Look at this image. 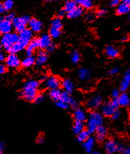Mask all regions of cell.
<instances>
[{"label": "cell", "mask_w": 130, "mask_h": 154, "mask_svg": "<svg viewBox=\"0 0 130 154\" xmlns=\"http://www.w3.org/2000/svg\"><path fill=\"white\" fill-rule=\"evenodd\" d=\"M129 37L127 36V35H125V36L122 37L121 38V41L122 42H127V41L129 40Z\"/></svg>", "instance_id": "obj_55"}, {"label": "cell", "mask_w": 130, "mask_h": 154, "mask_svg": "<svg viewBox=\"0 0 130 154\" xmlns=\"http://www.w3.org/2000/svg\"><path fill=\"white\" fill-rule=\"evenodd\" d=\"M32 39V31L29 29H24V30L20 32L19 35L18 42L22 45L24 48L28 46L29 42Z\"/></svg>", "instance_id": "obj_6"}, {"label": "cell", "mask_w": 130, "mask_h": 154, "mask_svg": "<svg viewBox=\"0 0 130 154\" xmlns=\"http://www.w3.org/2000/svg\"><path fill=\"white\" fill-rule=\"evenodd\" d=\"M46 1H47V2H52V1H54V0H46Z\"/></svg>", "instance_id": "obj_61"}, {"label": "cell", "mask_w": 130, "mask_h": 154, "mask_svg": "<svg viewBox=\"0 0 130 154\" xmlns=\"http://www.w3.org/2000/svg\"><path fill=\"white\" fill-rule=\"evenodd\" d=\"M71 60L72 62V63L77 64L78 63V62L80 60V55L78 53V52L74 51L71 52Z\"/></svg>", "instance_id": "obj_35"}, {"label": "cell", "mask_w": 130, "mask_h": 154, "mask_svg": "<svg viewBox=\"0 0 130 154\" xmlns=\"http://www.w3.org/2000/svg\"><path fill=\"white\" fill-rule=\"evenodd\" d=\"M6 67H5V65L2 64V63H0V75H2L6 72Z\"/></svg>", "instance_id": "obj_46"}, {"label": "cell", "mask_w": 130, "mask_h": 154, "mask_svg": "<svg viewBox=\"0 0 130 154\" xmlns=\"http://www.w3.org/2000/svg\"><path fill=\"white\" fill-rule=\"evenodd\" d=\"M105 54H107V57L110 58H116L119 54V52L114 46L109 45L105 49Z\"/></svg>", "instance_id": "obj_21"}, {"label": "cell", "mask_w": 130, "mask_h": 154, "mask_svg": "<svg viewBox=\"0 0 130 154\" xmlns=\"http://www.w3.org/2000/svg\"><path fill=\"white\" fill-rule=\"evenodd\" d=\"M117 144L115 142V140H112V139H110V140H107L105 143L104 148L106 150V152L107 153H114L116 151H117Z\"/></svg>", "instance_id": "obj_13"}, {"label": "cell", "mask_w": 130, "mask_h": 154, "mask_svg": "<svg viewBox=\"0 0 130 154\" xmlns=\"http://www.w3.org/2000/svg\"><path fill=\"white\" fill-rule=\"evenodd\" d=\"M19 40V35L17 33H7L3 35L1 39V44L5 49L7 50L14 43L17 42Z\"/></svg>", "instance_id": "obj_4"}, {"label": "cell", "mask_w": 130, "mask_h": 154, "mask_svg": "<svg viewBox=\"0 0 130 154\" xmlns=\"http://www.w3.org/2000/svg\"><path fill=\"white\" fill-rule=\"evenodd\" d=\"M5 63L7 67L11 68H17L20 66L21 62L16 54L10 53L5 59Z\"/></svg>", "instance_id": "obj_8"}, {"label": "cell", "mask_w": 130, "mask_h": 154, "mask_svg": "<svg viewBox=\"0 0 130 154\" xmlns=\"http://www.w3.org/2000/svg\"><path fill=\"white\" fill-rule=\"evenodd\" d=\"M37 143H39V144L43 143L44 142V137H43L42 136H39L38 138H37Z\"/></svg>", "instance_id": "obj_51"}, {"label": "cell", "mask_w": 130, "mask_h": 154, "mask_svg": "<svg viewBox=\"0 0 130 154\" xmlns=\"http://www.w3.org/2000/svg\"><path fill=\"white\" fill-rule=\"evenodd\" d=\"M77 4L76 2H74L73 0H71V1H67V2H66L64 9H65V10L67 13V12H70V11H71V10H73L74 8H76V7H77Z\"/></svg>", "instance_id": "obj_32"}, {"label": "cell", "mask_w": 130, "mask_h": 154, "mask_svg": "<svg viewBox=\"0 0 130 154\" xmlns=\"http://www.w3.org/2000/svg\"><path fill=\"white\" fill-rule=\"evenodd\" d=\"M62 92L60 91L59 88H54V89H51L50 92V96L51 98L53 99L54 100H59L60 97H61Z\"/></svg>", "instance_id": "obj_30"}, {"label": "cell", "mask_w": 130, "mask_h": 154, "mask_svg": "<svg viewBox=\"0 0 130 154\" xmlns=\"http://www.w3.org/2000/svg\"><path fill=\"white\" fill-rule=\"evenodd\" d=\"M125 150H126V148H124V146H122V145H118L117 146V151L119 152V153H124V152H125Z\"/></svg>", "instance_id": "obj_47"}, {"label": "cell", "mask_w": 130, "mask_h": 154, "mask_svg": "<svg viewBox=\"0 0 130 154\" xmlns=\"http://www.w3.org/2000/svg\"><path fill=\"white\" fill-rule=\"evenodd\" d=\"M12 29V21H9L5 17H0V34L5 35V34L11 32Z\"/></svg>", "instance_id": "obj_7"}, {"label": "cell", "mask_w": 130, "mask_h": 154, "mask_svg": "<svg viewBox=\"0 0 130 154\" xmlns=\"http://www.w3.org/2000/svg\"><path fill=\"white\" fill-rule=\"evenodd\" d=\"M122 2L127 4V5H129V6H130V0H122Z\"/></svg>", "instance_id": "obj_57"}, {"label": "cell", "mask_w": 130, "mask_h": 154, "mask_svg": "<svg viewBox=\"0 0 130 154\" xmlns=\"http://www.w3.org/2000/svg\"><path fill=\"white\" fill-rule=\"evenodd\" d=\"M60 1H66V0H60Z\"/></svg>", "instance_id": "obj_62"}, {"label": "cell", "mask_w": 130, "mask_h": 154, "mask_svg": "<svg viewBox=\"0 0 130 154\" xmlns=\"http://www.w3.org/2000/svg\"><path fill=\"white\" fill-rule=\"evenodd\" d=\"M56 48V45H55L54 44V43H51V44L50 45V46L48 47L47 48V51L49 52H53L54 50H55Z\"/></svg>", "instance_id": "obj_44"}, {"label": "cell", "mask_w": 130, "mask_h": 154, "mask_svg": "<svg viewBox=\"0 0 130 154\" xmlns=\"http://www.w3.org/2000/svg\"><path fill=\"white\" fill-rule=\"evenodd\" d=\"M116 12L119 15H123V14H128V13L130 12V6L122 2V3H119L117 5Z\"/></svg>", "instance_id": "obj_20"}, {"label": "cell", "mask_w": 130, "mask_h": 154, "mask_svg": "<svg viewBox=\"0 0 130 154\" xmlns=\"http://www.w3.org/2000/svg\"><path fill=\"white\" fill-rule=\"evenodd\" d=\"M119 91L117 89H113L112 91V94H111V96H112V98L117 99L119 96Z\"/></svg>", "instance_id": "obj_41"}, {"label": "cell", "mask_w": 130, "mask_h": 154, "mask_svg": "<svg viewBox=\"0 0 130 154\" xmlns=\"http://www.w3.org/2000/svg\"><path fill=\"white\" fill-rule=\"evenodd\" d=\"M30 20H31V18L28 15H23L20 17H15L12 21V25L15 30L18 32H20L24 29H26V26L27 24H29Z\"/></svg>", "instance_id": "obj_5"}, {"label": "cell", "mask_w": 130, "mask_h": 154, "mask_svg": "<svg viewBox=\"0 0 130 154\" xmlns=\"http://www.w3.org/2000/svg\"><path fill=\"white\" fill-rule=\"evenodd\" d=\"M39 82L35 80H30L24 84L21 96L25 100L32 102L35 100V97L38 95V88Z\"/></svg>", "instance_id": "obj_1"}, {"label": "cell", "mask_w": 130, "mask_h": 154, "mask_svg": "<svg viewBox=\"0 0 130 154\" xmlns=\"http://www.w3.org/2000/svg\"><path fill=\"white\" fill-rule=\"evenodd\" d=\"M61 35V29H55V28L51 27L50 29V35L52 38H57Z\"/></svg>", "instance_id": "obj_34"}, {"label": "cell", "mask_w": 130, "mask_h": 154, "mask_svg": "<svg viewBox=\"0 0 130 154\" xmlns=\"http://www.w3.org/2000/svg\"><path fill=\"white\" fill-rule=\"evenodd\" d=\"M93 1L92 0H84L83 2L81 4L82 7L83 8L86 9H89L92 8L93 7Z\"/></svg>", "instance_id": "obj_36"}, {"label": "cell", "mask_w": 130, "mask_h": 154, "mask_svg": "<svg viewBox=\"0 0 130 154\" xmlns=\"http://www.w3.org/2000/svg\"><path fill=\"white\" fill-rule=\"evenodd\" d=\"M24 48V47L22 46L20 42H17L14 43V45H12L11 46L10 48L8 49V50H7V51H8L9 53L17 54V52L22 51Z\"/></svg>", "instance_id": "obj_28"}, {"label": "cell", "mask_w": 130, "mask_h": 154, "mask_svg": "<svg viewBox=\"0 0 130 154\" xmlns=\"http://www.w3.org/2000/svg\"><path fill=\"white\" fill-rule=\"evenodd\" d=\"M44 100V96L43 95H37L35 99V103L36 104H39Z\"/></svg>", "instance_id": "obj_40"}, {"label": "cell", "mask_w": 130, "mask_h": 154, "mask_svg": "<svg viewBox=\"0 0 130 154\" xmlns=\"http://www.w3.org/2000/svg\"><path fill=\"white\" fill-rule=\"evenodd\" d=\"M103 118L100 113L97 112H93L90 114L88 118L86 123V130L89 133H95L96 129L99 125H102Z\"/></svg>", "instance_id": "obj_2"}, {"label": "cell", "mask_w": 130, "mask_h": 154, "mask_svg": "<svg viewBox=\"0 0 130 154\" xmlns=\"http://www.w3.org/2000/svg\"><path fill=\"white\" fill-rule=\"evenodd\" d=\"M66 11L65 10V9H61V10H59V12H58V17H63L65 15V14H66Z\"/></svg>", "instance_id": "obj_49"}, {"label": "cell", "mask_w": 130, "mask_h": 154, "mask_svg": "<svg viewBox=\"0 0 130 154\" xmlns=\"http://www.w3.org/2000/svg\"><path fill=\"white\" fill-rule=\"evenodd\" d=\"M119 71V69L118 67H113V68H112L109 71V73H110V75H114L117 74Z\"/></svg>", "instance_id": "obj_42"}, {"label": "cell", "mask_w": 130, "mask_h": 154, "mask_svg": "<svg viewBox=\"0 0 130 154\" xmlns=\"http://www.w3.org/2000/svg\"><path fill=\"white\" fill-rule=\"evenodd\" d=\"M5 7H4V5H3V3L2 4V3H0V14H3L4 12H5Z\"/></svg>", "instance_id": "obj_53"}, {"label": "cell", "mask_w": 130, "mask_h": 154, "mask_svg": "<svg viewBox=\"0 0 130 154\" xmlns=\"http://www.w3.org/2000/svg\"><path fill=\"white\" fill-rule=\"evenodd\" d=\"M84 124L83 122L80 121H75V123L73 125L72 128V131L75 135H78L79 133L84 130Z\"/></svg>", "instance_id": "obj_29"}, {"label": "cell", "mask_w": 130, "mask_h": 154, "mask_svg": "<svg viewBox=\"0 0 130 154\" xmlns=\"http://www.w3.org/2000/svg\"><path fill=\"white\" fill-rule=\"evenodd\" d=\"M51 27L55 28V29H61L62 27V22L60 17L54 18L51 22Z\"/></svg>", "instance_id": "obj_33"}, {"label": "cell", "mask_w": 130, "mask_h": 154, "mask_svg": "<svg viewBox=\"0 0 130 154\" xmlns=\"http://www.w3.org/2000/svg\"><path fill=\"white\" fill-rule=\"evenodd\" d=\"M59 100L63 101V102H65L66 103H67V104H69V106H71L74 108H76L78 106V103H77V101L75 100L74 99H73L70 95V94H69V93H68V92L67 91H65L63 92V93H62L61 97H60Z\"/></svg>", "instance_id": "obj_9"}, {"label": "cell", "mask_w": 130, "mask_h": 154, "mask_svg": "<svg viewBox=\"0 0 130 154\" xmlns=\"http://www.w3.org/2000/svg\"><path fill=\"white\" fill-rule=\"evenodd\" d=\"M2 44H1V42H0V50H2Z\"/></svg>", "instance_id": "obj_60"}, {"label": "cell", "mask_w": 130, "mask_h": 154, "mask_svg": "<svg viewBox=\"0 0 130 154\" xmlns=\"http://www.w3.org/2000/svg\"><path fill=\"white\" fill-rule=\"evenodd\" d=\"M60 80L57 77L52 76L45 80V85L47 88L50 89H54V88H59L61 85Z\"/></svg>", "instance_id": "obj_10"}, {"label": "cell", "mask_w": 130, "mask_h": 154, "mask_svg": "<svg viewBox=\"0 0 130 154\" xmlns=\"http://www.w3.org/2000/svg\"><path fill=\"white\" fill-rule=\"evenodd\" d=\"M122 116V112L120 110H119L118 109H116V110L113 112V114L111 116V118H112V120L113 121H116V120H118L119 118L121 117Z\"/></svg>", "instance_id": "obj_39"}, {"label": "cell", "mask_w": 130, "mask_h": 154, "mask_svg": "<svg viewBox=\"0 0 130 154\" xmlns=\"http://www.w3.org/2000/svg\"><path fill=\"white\" fill-rule=\"evenodd\" d=\"M130 85V67L124 73L123 79L120 83V91L125 92Z\"/></svg>", "instance_id": "obj_11"}, {"label": "cell", "mask_w": 130, "mask_h": 154, "mask_svg": "<svg viewBox=\"0 0 130 154\" xmlns=\"http://www.w3.org/2000/svg\"><path fill=\"white\" fill-rule=\"evenodd\" d=\"M73 1H74V2H76L77 4H78V5H81V4L83 2L84 0H73Z\"/></svg>", "instance_id": "obj_56"}, {"label": "cell", "mask_w": 130, "mask_h": 154, "mask_svg": "<svg viewBox=\"0 0 130 154\" xmlns=\"http://www.w3.org/2000/svg\"><path fill=\"white\" fill-rule=\"evenodd\" d=\"M5 145L4 142H0V154H2L4 152V150H5Z\"/></svg>", "instance_id": "obj_52"}, {"label": "cell", "mask_w": 130, "mask_h": 154, "mask_svg": "<svg viewBox=\"0 0 130 154\" xmlns=\"http://www.w3.org/2000/svg\"><path fill=\"white\" fill-rule=\"evenodd\" d=\"M117 100H118L119 105L120 106L126 107V106H128L130 104V98L129 95L125 93L120 94L119 96V97L117 98Z\"/></svg>", "instance_id": "obj_22"}, {"label": "cell", "mask_w": 130, "mask_h": 154, "mask_svg": "<svg viewBox=\"0 0 130 154\" xmlns=\"http://www.w3.org/2000/svg\"><path fill=\"white\" fill-rule=\"evenodd\" d=\"M124 153L130 154V146H129V147H128L127 148H126L125 152H124Z\"/></svg>", "instance_id": "obj_58"}, {"label": "cell", "mask_w": 130, "mask_h": 154, "mask_svg": "<svg viewBox=\"0 0 130 154\" xmlns=\"http://www.w3.org/2000/svg\"><path fill=\"white\" fill-rule=\"evenodd\" d=\"M102 98L100 95H95L88 100L87 106L91 109H97L101 106Z\"/></svg>", "instance_id": "obj_12"}, {"label": "cell", "mask_w": 130, "mask_h": 154, "mask_svg": "<svg viewBox=\"0 0 130 154\" xmlns=\"http://www.w3.org/2000/svg\"><path fill=\"white\" fill-rule=\"evenodd\" d=\"M94 145H95V138L89 137L84 142H83V146L84 150L87 153H91L93 150Z\"/></svg>", "instance_id": "obj_23"}, {"label": "cell", "mask_w": 130, "mask_h": 154, "mask_svg": "<svg viewBox=\"0 0 130 154\" xmlns=\"http://www.w3.org/2000/svg\"><path fill=\"white\" fill-rule=\"evenodd\" d=\"M47 60V54L44 51H39L37 54V59H36V63L38 65H41L46 63Z\"/></svg>", "instance_id": "obj_24"}, {"label": "cell", "mask_w": 130, "mask_h": 154, "mask_svg": "<svg viewBox=\"0 0 130 154\" xmlns=\"http://www.w3.org/2000/svg\"><path fill=\"white\" fill-rule=\"evenodd\" d=\"M4 7H5V9L6 11H9L14 6V1L13 0H5L3 3Z\"/></svg>", "instance_id": "obj_37"}, {"label": "cell", "mask_w": 130, "mask_h": 154, "mask_svg": "<svg viewBox=\"0 0 130 154\" xmlns=\"http://www.w3.org/2000/svg\"><path fill=\"white\" fill-rule=\"evenodd\" d=\"M94 18H95V15H94L93 13H88V14H86V19H87V20H89V21L93 20Z\"/></svg>", "instance_id": "obj_50"}, {"label": "cell", "mask_w": 130, "mask_h": 154, "mask_svg": "<svg viewBox=\"0 0 130 154\" xmlns=\"http://www.w3.org/2000/svg\"><path fill=\"white\" fill-rule=\"evenodd\" d=\"M62 88L65 89V91L68 92V93H71L73 91V89H74V85H73V83L69 79H65L62 82Z\"/></svg>", "instance_id": "obj_27"}, {"label": "cell", "mask_w": 130, "mask_h": 154, "mask_svg": "<svg viewBox=\"0 0 130 154\" xmlns=\"http://www.w3.org/2000/svg\"><path fill=\"white\" fill-rule=\"evenodd\" d=\"M93 153H95V154H96V153H99V151H93Z\"/></svg>", "instance_id": "obj_59"}, {"label": "cell", "mask_w": 130, "mask_h": 154, "mask_svg": "<svg viewBox=\"0 0 130 154\" xmlns=\"http://www.w3.org/2000/svg\"><path fill=\"white\" fill-rule=\"evenodd\" d=\"M5 17L6 18L7 20H9V21H12V20L15 18V16L13 13H9V14H7V15Z\"/></svg>", "instance_id": "obj_45"}, {"label": "cell", "mask_w": 130, "mask_h": 154, "mask_svg": "<svg viewBox=\"0 0 130 154\" xmlns=\"http://www.w3.org/2000/svg\"><path fill=\"white\" fill-rule=\"evenodd\" d=\"M52 37H50V35H41V36L39 38V48L41 49H47L50 46V45L52 43Z\"/></svg>", "instance_id": "obj_14"}, {"label": "cell", "mask_w": 130, "mask_h": 154, "mask_svg": "<svg viewBox=\"0 0 130 154\" xmlns=\"http://www.w3.org/2000/svg\"><path fill=\"white\" fill-rule=\"evenodd\" d=\"M119 106V105L117 99L112 98L110 101L103 105L102 108H101V112H102L103 116H106V117L112 116L113 112L118 108Z\"/></svg>", "instance_id": "obj_3"}, {"label": "cell", "mask_w": 130, "mask_h": 154, "mask_svg": "<svg viewBox=\"0 0 130 154\" xmlns=\"http://www.w3.org/2000/svg\"><path fill=\"white\" fill-rule=\"evenodd\" d=\"M106 12H107V10L105 9H100L97 11V15L98 17H102L106 14Z\"/></svg>", "instance_id": "obj_43"}, {"label": "cell", "mask_w": 130, "mask_h": 154, "mask_svg": "<svg viewBox=\"0 0 130 154\" xmlns=\"http://www.w3.org/2000/svg\"><path fill=\"white\" fill-rule=\"evenodd\" d=\"M35 58L32 55L27 56V57L24 58L23 60L21 63L22 67H29L35 65Z\"/></svg>", "instance_id": "obj_26"}, {"label": "cell", "mask_w": 130, "mask_h": 154, "mask_svg": "<svg viewBox=\"0 0 130 154\" xmlns=\"http://www.w3.org/2000/svg\"><path fill=\"white\" fill-rule=\"evenodd\" d=\"M95 133H96V139H97V141L102 142L107 135L106 128L103 126L102 125H99V126L96 129Z\"/></svg>", "instance_id": "obj_17"}, {"label": "cell", "mask_w": 130, "mask_h": 154, "mask_svg": "<svg viewBox=\"0 0 130 154\" xmlns=\"http://www.w3.org/2000/svg\"><path fill=\"white\" fill-rule=\"evenodd\" d=\"M29 26L30 29L34 32H39L41 31V28H42V24L39 20L37 19H31L29 22Z\"/></svg>", "instance_id": "obj_15"}, {"label": "cell", "mask_w": 130, "mask_h": 154, "mask_svg": "<svg viewBox=\"0 0 130 154\" xmlns=\"http://www.w3.org/2000/svg\"><path fill=\"white\" fill-rule=\"evenodd\" d=\"M89 133L88 132L87 130L86 131L83 130L82 132H80L78 135H77V140L80 143L84 142L86 139L89 138Z\"/></svg>", "instance_id": "obj_31"}, {"label": "cell", "mask_w": 130, "mask_h": 154, "mask_svg": "<svg viewBox=\"0 0 130 154\" xmlns=\"http://www.w3.org/2000/svg\"><path fill=\"white\" fill-rule=\"evenodd\" d=\"M5 59H6V58H5V54L2 53V52L0 51V63H2Z\"/></svg>", "instance_id": "obj_54"}, {"label": "cell", "mask_w": 130, "mask_h": 154, "mask_svg": "<svg viewBox=\"0 0 130 154\" xmlns=\"http://www.w3.org/2000/svg\"><path fill=\"white\" fill-rule=\"evenodd\" d=\"M73 116H74V119L75 121L84 122L86 119V112H84V110L80 108H77L75 110Z\"/></svg>", "instance_id": "obj_19"}, {"label": "cell", "mask_w": 130, "mask_h": 154, "mask_svg": "<svg viewBox=\"0 0 130 154\" xmlns=\"http://www.w3.org/2000/svg\"><path fill=\"white\" fill-rule=\"evenodd\" d=\"M119 2H120V0H111L110 5L112 7L117 6L119 4Z\"/></svg>", "instance_id": "obj_48"}, {"label": "cell", "mask_w": 130, "mask_h": 154, "mask_svg": "<svg viewBox=\"0 0 130 154\" xmlns=\"http://www.w3.org/2000/svg\"><path fill=\"white\" fill-rule=\"evenodd\" d=\"M38 48H39V39H32L31 42H29V44L27 47V50H26V54H27V56L32 55L34 50Z\"/></svg>", "instance_id": "obj_16"}, {"label": "cell", "mask_w": 130, "mask_h": 154, "mask_svg": "<svg viewBox=\"0 0 130 154\" xmlns=\"http://www.w3.org/2000/svg\"><path fill=\"white\" fill-rule=\"evenodd\" d=\"M92 72L87 68H81L78 72L79 78L82 81L89 80L92 78Z\"/></svg>", "instance_id": "obj_18"}, {"label": "cell", "mask_w": 130, "mask_h": 154, "mask_svg": "<svg viewBox=\"0 0 130 154\" xmlns=\"http://www.w3.org/2000/svg\"><path fill=\"white\" fill-rule=\"evenodd\" d=\"M83 13V9L81 7H77L73 10L67 12V17L70 19H75L81 16Z\"/></svg>", "instance_id": "obj_25"}, {"label": "cell", "mask_w": 130, "mask_h": 154, "mask_svg": "<svg viewBox=\"0 0 130 154\" xmlns=\"http://www.w3.org/2000/svg\"><path fill=\"white\" fill-rule=\"evenodd\" d=\"M56 106H57L58 108H59L61 109H67L69 106H70L69 104H67V103L63 102V101H62L60 100L56 101Z\"/></svg>", "instance_id": "obj_38"}]
</instances>
